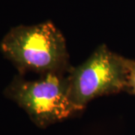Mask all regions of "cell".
I'll return each mask as SVG.
<instances>
[{
	"mask_svg": "<svg viewBox=\"0 0 135 135\" xmlns=\"http://www.w3.org/2000/svg\"><path fill=\"white\" fill-rule=\"evenodd\" d=\"M68 74L48 73L35 80L16 76L4 94L23 108L38 127L46 128L83 110L71 98Z\"/></svg>",
	"mask_w": 135,
	"mask_h": 135,
	"instance_id": "cell-2",
	"label": "cell"
},
{
	"mask_svg": "<svg viewBox=\"0 0 135 135\" xmlns=\"http://www.w3.org/2000/svg\"><path fill=\"white\" fill-rule=\"evenodd\" d=\"M126 92L135 95V61L126 58Z\"/></svg>",
	"mask_w": 135,
	"mask_h": 135,
	"instance_id": "cell-4",
	"label": "cell"
},
{
	"mask_svg": "<svg viewBox=\"0 0 135 135\" xmlns=\"http://www.w3.org/2000/svg\"><path fill=\"white\" fill-rule=\"evenodd\" d=\"M70 96L84 110L89 102L104 95L126 92V58L102 44L69 74Z\"/></svg>",
	"mask_w": 135,
	"mask_h": 135,
	"instance_id": "cell-3",
	"label": "cell"
},
{
	"mask_svg": "<svg viewBox=\"0 0 135 135\" xmlns=\"http://www.w3.org/2000/svg\"><path fill=\"white\" fill-rule=\"evenodd\" d=\"M0 48L21 74L66 73L72 68L65 39L49 21L12 28L2 40Z\"/></svg>",
	"mask_w": 135,
	"mask_h": 135,
	"instance_id": "cell-1",
	"label": "cell"
}]
</instances>
